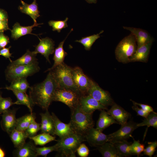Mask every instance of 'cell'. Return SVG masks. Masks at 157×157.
Listing matches in <instances>:
<instances>
[{
    "instance_id": "f1b7e54d",
    "label": "cell",
    "mask_w": 157,
    "mask_h": 157,
    "mask_svg": "<svg viewBox=\"0 0 157 157\" xmlns=\"http://www.w3.org/2000/svg\"><path fill=\"white\" fill-rule=\"evenodd\" d=\"M30 87L29 84L26 78H23L11 82L10 86H6L4 88L11 91L15 90L26 93L27 89Z\"/></svg>"
},
{
    "instance_id": "ac0fdd59",
    "label": "cell",
    "mask_w": 157,
    "mask_h": 157,
    "mask_svg": "<svg viewBox=\"0 0 157 157\" xmlns=\"http://www.w3.org/2000/svg\"><path fill=\"white\" fill-rule=\"evenodd\" d=\"M41 121L40 130L42 133H46L53 135H55V126L54 121L51 115L48 110L44 113L40 114Z\"/></svg>"
},
{
    "instance_id": "ba28073f",
    "label": "cell",
    "mask_w": 157,
    "mask_h": 157,
    "mask_svg": "<svg viewBox=\"0 0 157 157\" xmlns=\"http://www.w3.org/2000/svg\"><path fill=\"white\" fill-rule=\"evenodd\" d=\"M71 74L73 81L81 94L82 95L87 94L93 81L79 67H72Z\"/></svg>"
},
{
    "instance_id": "2e32d148",
    "label": "cell",
    "mask_w": 157,
    "mask_h": 157,
    "mask_svg": "<svg viewBox=\"0 0 157 157\" xmlns=\"http://www.w3.org/2000/svg\"><path fill=\"white\" fill-rule=\"evenodd\" d=\"M123 28L129 31L135 37L137 48L150 42H153V38L146 31L140 28L123 26Z\"/></svg>"
},
{
    "instance_id": "9c48e42d",
    "label": "cell",
    "mask_w": 157,
    "mask_h": 157,
    "mask_svg": "<svg viewBox=\"0 0 157 157\" xmlns=\"http://www.w3.org/2000/svg\"><path fill=\"white\" fill-rule=\"evenodd\" d=\"M138 123L132 120L127 122L125 124L121 126V128L117 131L109 134V142L115 143L127 140L130 137H132L133 131L139 127Z\"/></svg>"
},
{
    "instance_id": "7dc6e473",
    "label": "cell",
    "mask_w": 157,
    "mask_h": 157,
    "mask_svg": "<svg viewBox=\"0 0 157 157\" xmlns=\"http://www.w3.org/2000/svg\"><path fill=\"white\" fill-rule=\"evenodd\" d=\"M8 16L7 12L0 8V20H8Z\"/></svg>"
},
{
    "instance_id": "484cf974",
    "label": "cell",
    "mask_w": 157,
    "mask_h": 157,
    "mask_svg": "<svg viewBox=\"0 0 157 157\" xmlns=\"http://www.w3.org/2000/svg\"><path fill=\"white\" fill-rule=\"evenodd\" d=\"M103 157H122L118 152L115 144L110 142H106L96 147Z\"/></svg>"
},
{
    "instance_id": "4dcf8cb0",
    "label": "cell",
    "mask_w": 157,
    "mask_h": 157,
    "mask_svg": "<svg viewBox=\"0 0 157 157\" xmlns=\"http://www.w3.org/2000/svg\"><path fill=\"white\" fill-rule=\"evenodd\" d=\"M132 142H129L127 140L117 142L115 143L117 150L122 157H129L133 155L131 150Z\"/></svg>"
},
{
    "instance_id": "603a6c76",
    "label": "cell",
    "mask_w": 157,
    "mask_h": 157,
    "mask_svg": "<svg viewBox=\"0 0 157 157\" xmlns=\"http://www.w3.org/2000/svg\"><path fill=\"white\" fill-rule=\"evenodd\" d=\"M37 54L34 51H31L27 49L26 52L21 57L10 62L11 64L16 65L26 66L38 65V59L36 58Z\"/></svg>"
},
{
    "instance_id": "1f68e13d",
    "label": "cell",
    "mask_w": 157,
    "mask_h": 157,
    "mask_svg": "<svg viewBox=\"0 0 157 157\" xmlns=\"http://www.w3.org/2000/svg\"><path fill=\"white\" fill-rule=\"evenodd\" d=\"M29 138L33 140L35 145L41 146L53 141H57L55 136L46 133H42Z\"/></svg>"
},
{
    "instance_id": "7402d4cb",
    "label": "cell",
    "mask_w": 157,
    "mask_h": 157,
    "mask_svg": "<svg viewBox=\"0 0 157 157\" xmlns=\"http://www.w3.org/2000/svg\"><path fill=\"white\" fill-rule=\"evenodd\" d=\"M73 30V28L71 29L65 39L59 43L58 46L54 50V54L53 58L54 61L53 64L51 67L47 69L45 71V72H49L56 66L64 63V61L65 57L67 55V53L63 49V44L67 36Z\"/></svg>"
},
{
    "instance_id": "f907efd6",
    "label": "cell",
    "mask_w": 157,
    "mask_h": 157,
    "mask_svg": "<svg viewBox=\"0 0 157 157\" xmlns=\"http://www.w3.org/2000/svg\"><path fill=\"white\" fill-rule=\"evenodd\" d=\"M0 89L1 88H0ZM1 96H2V92L0 90V98Z\"/></svg>"
},
{
    "instance_id": "f6af8a7d",
    "label": "cell",
    "mask_w": 157,
    "mask_h": 157,
    "mask_svg": "<svg viewBox=\"0 0 157 157\" xmlns=\"http://www.w3.org/2000/svg\"><path fill=\"white\" fill-rule=\"evenodd\" d=\"M131 100L133 104H135L139 106L140 108L145 111L150 113L154 111L152 107L149 105L138 103Z\"/></svg>"
},
{
    "instance_id": "e0dca14e",
    "label": "cell",
    "mask_w": 157,
    "mask_h": 157,
    "mask_svg": "<svg viewBox=\"0 0 157 157\" xmlns=\"http://www.w3.org/2000/svg\"><path fill=\"white\" fill-rule=\"evenodd\" d=\"M55 126V135L62 139L74 133L69 123L68 124L62 122L53 113H51Z\"/></svg>"
},
{
    "instance_id": "5bb4252c",
    "label": "cell",
    "mask_w": 157,
    "mask_h": 157,
    "mask_svg": "<svg viewBox=\"0 0 157 157\" xmlns=\"http://www.w3.org/2000/svg\"><path fill=\"white\" fill-rule=\"evenodd\" d=\"M39 40L40 42L35 46V49L33 51L35 54L39 53L41 54L50 63L49 56L54 52V42L52 39L48 37L39 39Z\"/></svg>"
},
{
    "instance_id": "277c9868",
    "label": "cell",
    "mask_w": 157,
    "mask_h": 157,
    "mask_svg": "<svg viewBox=\"0 0 157 157\" xmlns=\"http://www.w3.org/2000/svg\"><path fill=\"white\" fill-rule=\"evenodd\" d=\"M57 141L56 151L60 156L75 157L77 148L85 140L84 136L74 133Z\"/></svg>"
},
{
    "instance_id": "d590c367",
    "label": "cell",
    "mask_w": 157,
    "mask_h": 157,
    "mask_svg": "<svg viewBox=\"0 0 157 157\" xmlns=\"http://www.w3.org/2000/svg\"><path fill=\"white\" fill-rule=\"evenodd\" d=\"M40 124L37 123L35 119L31 123L27 128L25 131L28 138L31 137L36 135L40 130Z\"/></svg>"
},
{
    "instance_id": "7c38bea8",
    "label": "cell",
    "mask_w": 157,
    "mask_h": 157,
    "mask_svg": "<svg viewBox=\"0 0 157 157\" xmlns=\"http://www.w3.org/2000/svg\"><path fill=\"white\" fill-rule=\"evenodd\" d=\"M85 141L92 147H97L105 143L109 142V135L105 134L102 132L93 127L85 135Z\"/></svg>"
},
{
    "instance_id": "f35d334b",
    "label": "cell",
    "mask_w": 157,
    "mask_h": 157,
    "mask_svg": "<svg viewBox=\"0 0 157 157\" xmlns=\"http://www.w3.org/2000/svg\"><path fill=\"white\" fill-rule=\"evenodd\" d=\"M14 102L10 97L3 98L1 96L0 98V114L8 110Z\"/></svg>"
},
{
    "instance_id": "9a60e30c",
    "label": "cell",
    "mask_w": 157,
    "mask_h": 157,
    "mask_svg": "<svg viewBox=\"0 0 157 157\" xmlns=\"http://www.w3.org/2000/svg\"><path fill=\"white\" fill-rule=\"evenodd\" d=\"M107 110L108 114L121 126L127 123L131 116V114L115 102Z\"/></svg>"
},
{
    "instance_id": "83f0119b",
    "label": "cell",
    "mask_w": 157,
    "mask_h": 157,
    "mask_svg": "<svg viewBox=\"0 0 157 157\" xmlns=\"http://www.w3.org/2000/svg\"><path fill=\"white\" fill-rule=\"evenodd\" d=\"M10 139L16 148H19L25 143L28 137L24 131L14 130L10 134Z\"/></svg>"
},
{
    "instance_id": "4316f807",
    "label": "cell",
    "mask_w": 157,
    "mask_h": 157,
    "mask_svg": "<svg viewBox=\"0 0 157 157\" xmlns=\"http://www.w3.org/2000/svg\"><path fill=\"white\" fill-rule=\"evenodd\" d=\"M12 91L17 99V101L14 102V104L25 105L32 113L34 105L29 96L26 93L22 92L15 90Z\"/></svg>"
},
{
    "instance_id": "8992f818",
    "label": "cell",
    "mask_w": 157,
    "mask_h": 157,
    "mask_svg": "<svg viewBox=\"0 0 157 157\" xmlns=\"http://www.w3.org/2000/svg\"><path fill=\"white\" fill-rule=\"evenodd\" d=\"M40 68L38 65L28 66L14 65L10 63L5 71L6 79L11 82L23 78H26L39 72Z\"/></svg>"
},
{
    "instance_id": "7a4b0ae2",
    "label": "cell",
    "mask_w": 157,
    "mask_h": 157,
    "mask_svg": "<svg viewBox=\"0 0 157 157\" xmlns=\"http://www.w3.org/2000/svg\"><path fill=\"white\" fill-rule=\"evenodd\" d=\"M69 123L74 133L84 136L94 125L92 114L84 112L78 105L71 110Z\"/></svg>"
},
{
    "instance_id": "8fae6325",
    "label": "cell",
    "mask_w": 157,
    "mask_h": 157,
    "mask_svg": "<svg viewBox=\"0 0 157 157\" xmlns=\"http://www.w3.org/2000/svg\"><path fill=\"white\" fill-rule=\"evenodd\" d=\"M78 106L84 112L91 114H92L96 110H108L107 107L101 104L88 94L81 96Z\"/></svg>"
},
{
    "instance_id": "7bdbcfd3",
    "label": "cell",
    "mask_w": 157,
    "mask_h": 157,
    "mask_svg": "<svg viewBox=\"0 0 157 157\" xmlns=\"http://www.w3.org/2000/svg\"><path fill=\"white\" fill-rule=\"evenodd\" d=\"M132 109L137 113L138 115H139L144 118L146 117L150 113V112L145 111L135 104L132 107Z\"/></svg>"
},
{
    "instance_id": "4fadbf2b",
    "label": "cell",
    "mask_w": 157,
    "mask_h": 157,
    "mask_svg": "<svg viewBox=\"0 0 157 157\" xmlns=\"http://www.w3.org/2000/svg\"><path fill=\"white\" fill-rule=\"evenodd\" d=\"M17 110L9 109L2 115L1 125L2 129L9 134L15 129L17 119L16 117Z\"/></svg>"
},
{
    "instance_id": "d4e9b609",
    "label": "cell",
    "mask_w": 157,
    "mask_h": 157,
    "mask_svg": "<svg viewBox=\"0 0 157 157\" xmlns=\"http://www.w3.org/2000/svg\"><path fill=\"white\" fill-rule=\"evenodd\" d=\"M35 146L31 142L25 143L21 147L16 148L14 154L17 157H36L37 156L35 150Z\"/></svg>"
},
{
    "instance_id": "60d3db41",
    "label": "cell",
    "mask_w": 157,
    "mask_h": 157,
    "mask_svg": "<svg viewBox=\"0 0 157 157\" xmlns=\"http://www.w3.org/2000/svg\"><path fill=\"white\" fill-rule=\"evenodd\" d=\"M76 151L80 157H86L89 155V150L85 144L82 143L77 148Z\"/></svg>"
},
{
    "instance_id": "52a82bcc",
    "label": "cell",
    "mask_w": 157,
    "mask_h": 157,
    "mask_svg": "<svg viewBox=\"0 0 157 157\" xmlns=\"http://www.w3.org/2000/svg\"><path fill=\"white\" fill-rule=\"evenodd\" d=\"M82 95L71 89L57 88L54 93L53 101L63 103L71 110L78 106L80 98Z\"/></svg>"
},
{
    "instance_id": "ab89813d",
    "label": "cell",
    "mask_w": 157,
    "mask_h": 157,
    "mask_svg": "<svg viewBox=\"0 0 157 157\" xmlns=\"http://www.w3.org/2000/svg\"><path fill=\"white\" fill-rule=\"evenodd\" d=\"M157 147V142L156 141L148 142V146L144 148L143 152V154L147 155L149 157H151L156 151Z\"/></svg>"
},
{
    "instance_id": "f546056e",
    "label": "cell",
    "mask_w": 157,
    "mask_h": 157,
    "mask_svg": "<svg viewBox=\"0 0 157 157\" xmlns=\"http://www.w3.org/2000/svg\"><path fill=\"white\" fill-rule=\"evenodd\" d=\"M35 118V114L32 113L17 119L15 129L20 131H25L31 122Z\"/></svg>"
},
{
    "instance_id": "ffe728a7",
    "label": "cell",
    "mask_w": 157,
    "mask_h": 157,
    "mask_svg": "<svg viewBox=\"0 0 157 157\" xmlns=\"http://www.w3.org/2000/svg\"><path fill=\"white\" fill-rule=\"evenodd\" d=\"M42 24L34 23L32 25L25 26H22L19 23L16 22L13 26L12 29L10 30L11 37L14 40H17L20 37L28 34L36 35L32 33L33 28Z\"/></svg>"
},
{
    "instance_id": "30bf717a",
    "label": "cell",
    "mask_w": 157,
    "mask_h": 157,
    "mask_svg": "<svg viewBox=\"0 0 157 157\" xmlns=\"http://www.w3.org/2000/svg\"><path fill=\"white\" fill-rule=\"evenodd\" d=\"M87 94L107 107L108 106H111L114 103L109 93L103 90L93 81Z\"/></svg>"
},
{
    "instance_id": "bcb514c9",
    "label": "cell",
    "mask_w": 157,
    "mask_h": 157,
    "mask_svg": "<svg viewBox=\"0 0 157 157\" xmlns=\"http://www.w3.org/2000/svg\"><path fill=\"white\" fill-rule=\"evenodd\" d=\"M8 30H10L8 27V20H0V32Z\"/></svg>"
},
{
    "instance_id": "d6986e66",
    "label": "cell",
    "mask_w": 157,
    "mask_h": 157,
    "mask_svg": "<svg viewBox=\"0 0 157 157\" xmlns=\"http://www.w3.org/2000/svg\"><path fill=\"white\" fill-rule=\"evenodd\" d=\"M153 42H150L138 48L129 60V62H147Z\"/></svg>"
},
{
    "instance_id": "836d02e7",
    "label": "cell",
    "mask_w": 157,
    "mask_h": 157,
    "mask_svg": "<svg viewBox=\"0 0 157 157\" xmlns=\"http://www.w3.org/2000/svg\"><path fill=\"white\" fill-rule=\"evenodd\" d=\"M143 120L142 122L138 123V127L147 126V127L152 126L157 129V113L154 111L150 112L148 116Z\"/></svg>"
},
{
    "instance_id": "681fc988",
    "label": "cell",
    "mask_w": 157,
    "mask_h": 157,
    "mask_svg": "<svg viewBox=\"0 0 157 157\" xmlns=\"http://www.w3.org/2000/svg\"><path fill=\"white\" fill-rule=\"evenodd\" d=\"M85 1L89 3H97V0H85Z\"/></svg>"
},
{
    "instance_id": "c3c4849f",
    "label": "cell",
    "mask_w": 157,
    "mask_h": 157,
    "mask_svg": "<svg viewBox=\"0 0 157 157\" xmlns=\"http://www.w3.org/2000/svg\"><path fill=\"white\" fill-rule=\"evenodd\" d=\"M5 155V154L3 150L0 147V157H4Z\"/></svg>"
},
{
    "instance_id": "74e56055",
    "label": "cell",
    "mask_w": 157,
    "mask_h": 157,
    "mask_svg": "<svg viewBox=\"0 0 157 157\" xmlns=\"http://www.w3.org/2000/svg\"><path fill=\"white\" fill-rule=\"evenodd\" d=\"M144 145L141 143L139 140L133 139V142L131 145V151L133 155H137L138 157L143 152L144 149Z\"/></svg>"
},
{
    "instance_id": "44dd1931",
    "label": "cell",
    "mask_w": 157,
    "mask_h": 157,
    "mask_svg": "<svg viewBox=\"0 0 157 157\" xmlns=\"http://www.w3.org/2000/svg\"><path fill=\"white\" fill-rule=\"evenodd\" d=\"M22 5L18 7V9L22 13L29 15L33 20L34 23H36V19L40 16L36 0H33L31 4H28L21 0Z\"/></svg>"
},
{
    "instance_id": "d6a6232c",
    "label": "cell",
    "mask_w": 157,
    "mask_h": 157,
    "mask_svg": "<svg viewBox=\"0 0 157 157\" xmlns=\"http://www.w3.org/2000/svg\"><path fill=\"white\" fill-rule=\"evenodd\" d=\"M104 31L103 30H102L99 33L83 37L79 40H76L75 42L80 43L84 46L86 50L89 51L90 50L94 43L100 37V35Z\"/></svg>"
},
{
    "instance_id": "6da1fadb",
    "label": "cell",
    "mask_w": 157,
    "mask_h": 157,
    "mask_svg": "<svg viewBox=\"0 0 157 157\" xmlns=\"http://www.w3.org/2000/svg\"><path fill=\"white\" fill-rule=\"evenodd\" d=\"M58 88L54 79L49 72L42 82L30 86L29 96L34 105L47 110L52 102L55 91Z\"/></svg>"
},
{
    "instance_id": "e575fe53",
    "label": "cell",
    "mask_w": 157,
    "mask_h": 157,
    "mask_svg": "<svg viewBox=\"0 0 157 157\" xmlns=\"http://www.w3.org/2000/svg\"><path fill=\"white\" fill-rule=\"evenodd\" d=\"M68 18L66 17L64 20H50L48 22L49 26L52 27V31L60 32L61 30L68 26L67 21Z\"/></svg>"
},
{
    "instance_id": "5b68a950",
    "label": "cell",
    "mask_w": 157,
    "mask_h": 157,
    "mask_svg": "<svg viewBox=\"0 0 157 157\" xmlns=\"http://www.w3.org/2000/svg\"><path fill=\"white\" fill-rule=\"evenodd\" d=\"M137 48L135 38L131 33L124 38L117 45L115 51L116 59L118 62L124 63L129 62L130 58Z\"/></svg>"
},
{
    "instance_id": "cb8c5ba5",
    "label": "cell",
    "mask_w": 157,
    "mask_h": 157,
    "mask_svg": "<svg viewBox=\"0 0 157 157\" xmlns=\"http://www.w3.org/2000/svg\"><path fill=\"white\" fill-rule=\"evenodd\" d=\"M115 124H118V123L105 110H101L96 128L102 132L105 129Z\"/></svg>"
},
{
    "instance_id": "3957f363",
    "label": "cell",
    "mask_w": 157,
    "mask_h": 157,
    "mask_svg": "<svg viewBox=\"0 0 157 157\" xmlns=\"http://www.w3.org/2000/svg\"><path fill=\"white\" fill-rule=\"evenodd\" d=\"M72 68L64 63L49 72H50L56 82L57 88L70 89L81 94L73 80Z\"/></svg>"
},
{
    "instance_id": "8d00e7d4",
    "label": "cell",
    "mask_w": 157,
    "mask_h": 157,
    "mask_svg": "<svg viewBox=\"0 0 157 157\" xmlns=\"http://www.w3.org/2000/svg\"><path fill=\"white\" fill-rule=\"evenodd\" d=\"M34 149L37 156H41L46 157L50 152L57 151V145L56 144L53 146L47 147H35Z\"/></svg>"
},
{
    "instance_id": "b9f144b4",
    "label": "cell",
    "mask_w": 157,
    "mask_h": 157,
    "mask_svg": "<svg viewBox=\"0 0 157 157\" xmlns=\"http://www.w3.org/2000/svg\"><path fill=\"white\" fill-rule=\"evenodd\" d=\"M10 42L9 38L3 32H0V49L5 48Z\"/></svg>"
},
{
    "instance_id": "ee69618b",
    "label": "cell",
    "mask_w": 157,
    "mask_h": 157,
    "mask_svg": "<svg viewBox=\"0 0 157 157\" xmlns=\"http://www.w3.org/2000/svg\"><path fill=\"white\" fill-rule=\"evenodd\" d=\"M11 47V46H10L8 47H5L0 49V56H3L6 58H8L10 62L12 61L10 58L12 57V53H10V49Z\"/></svg>"
}]
</instances>
